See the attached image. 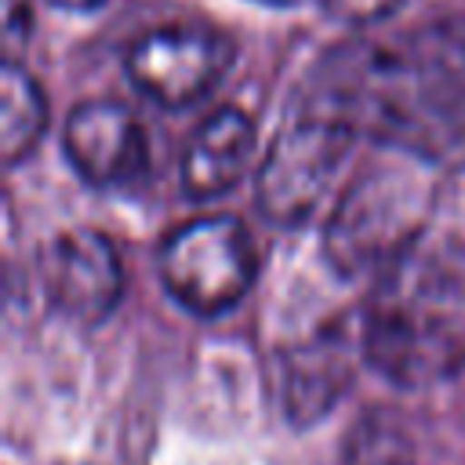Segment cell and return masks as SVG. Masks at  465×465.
Masks as SVG:
<instances>
[{
	"label": "cell",
	"instance_id": "cell-5",
	"mask_svg": "<svg viewBox=\"0 0 465 465\" xmlns=\"http://www.w3.org/2000/svg\"><path fill=\"white\" fill-rule=\"evenodd\" d=\"M352 142V131L341 124L294 109V120L276 131L258 167L254 196L262 214L276 225H302L312 218L349 160Z\"/></svg>",
	"mask_w": 465,
	"mask_h": 465
},
{
	"label": "cell",
	"instance_id": "cell-4",
	"mask_svg": "<svg viewBox=\"0 0 465 465\" xmlns=\"http://www.w3.org/2000/svg\"><path fill=\"white\" fill-rule=\"evenodd\" d=\"M254 240L232 214H200L182 222L160 247V280L167 294L196 316L232 309L254 283Z\"/></svg>",
	"mask_w": 465,
	"mask_h": 465
},
{
	"label": "cell",
	"instance_id": "cell-9",
	"mask_svg": "<svg viewBox=\"0 0 465 465\" xmlns=\"http://www.w3.org/2000/svg\"><path fill=\"white\" fill-rule=\"evenodd\" d=\"M258 131L243 109H218L211 113L185 142L182 153V185L193 200H211L232 189L247 163L254 160Z\"/></svg>",
	"mask_w": 465,
	"mask_h": 465
},
{
	"label": "cell",
	"instance_id": "cell-12",
	"mask_svg": "<svg viewBox=\"0 0 465 465\" xmlns=\"http://www.w3.org/2000/svg\"><path fill=\"white\" fill-rule=\"evenodd\" d=\"M411 447L403 443V436L389 425H378L374 418H367L349 447V461L352 465H411Z\"/></svg>",
	"mask_w": 465,
	"mask_h": 465
},
{
	"label": "cell",
	"instance_id": "cell-10",
	"mask_svg": "<svg viewBox=\"0 0 465 465\" xmlns=\"http://www.w3.org/2000/svg\"><path fill=\"white\" fill-rule=\"evenodd\" d=\"M345 381V349L338 341H312L305 349H294L283 363V396L287 411L294 418L327 411V403L338 396Z\"/></svg>",
	"mask_w": 465,
	"mask_h": 465
},
{
	"label": "cell",
	"instance_id": "cell-11",
	"mask_svg": "<svg viewBox=\"0 0 465 465\" xmlns=\"http://www.w3.org/2000/svg\"><path fill=\"white\" fill-rule=\"evenodd\" d=\"M47 124V102L40 84L22 69L15 58L4 62L0 73V153L4 163H18L25 153H33L36 138Z\"/></svg>",
	"mask_w": 465,
	"mask_h": 465
},
{
	"label": "cell",
	"instance_id": "cell-1",
	"mask_svg": "<svg viewBox=\"0 0 465 465\" xmlns=\"http://www.w3.org/2000/svg\"><path fill=\"white\" fill-rule=\"evenodd\" d=\"M298 113L341 124L429 167L465 160V40H341L309 69Z\"/></svg>",
	"mask_w": 465,
	"mask_h": 465
},
{
	"label": "cell",
	"instance_id": "cell-15",
	"mask_svg": "<svg viewBox=\"0 0 465 465\" xmlns=\"http://www.w3.org/2000/svg\"><path fill=\"white\" fill-rule=\"evenodd\" d=\"M51 4H62V7H94L102 0H51Z\"/></svg>",
	"mask_w": 465,
	"mask_h": 465
},
{
	"label": "cell",
	"instance_id": "cell-2",
	"mask_svg": "<svg viewBox=\"0 0 465 465\" xmlns=\"http://www.w3.org/2000/svg\"><path fill=\"white\" fill-rule=\"evenodd\" d=\"M360 345L374 371L407 389L447 381L465 367V323L414 272V254L381 276L363 312Z\"/></svg>",
	"mask_w": 465,
	"mask_h": 465
},
{
	"label": "cell",
	"instance_id": "cell-7",
	"mask_svg": "<svg viewBox=\"0 0 465 465\" xmlns=\"http://www.w3.org/2000/svg\"><path fill=\"white\" fill-rule=\"evenodd\" d=\"M40 283L62 316L98 323L120 302L124 265L116 247L98 229H65L40 251Z\"/></svg>",
	"mask_w": 465,
	"mask_h": 465
},
{
	"label": "cell",
	"instance_id": "cell-6",
	"mask_svg": "<svg viewBox=\"0 0 465 465\" xmlns=\"http://www.w3.org/2000/svg\"><path fill=\"white\" fill-rule=\"evenodd\" d=\"M232 65V40L203 25H163L138 36L127 51V73L142 94L160 105H193Z\"/></svg>",
	"mask_w": 465,
	"mask_h": 465
},
{
	"label": "cell",
	"instance_id": "cell-13",
	"mask_svg": "<svg viewBox=\"0 0 465 465\" xmlns=\"http://www.w3.org/2000/svg\"><path fill=\"white\" fill-rule=\"evenodd\" d=\"M334 18L349 22V25H371V22H381L389 15H396L403 4L411 0H320Z\"/></svg>",
	"mask_w": 465,
	"mask_h": 465
},
{
	"label": "cell",
	"instance_id": "cell-8",
	"mask_svg": "<svg viewBox=\"0 0 465 465\" xmlns=\"http://www.w3.org/2000/svg\"><path fill=\"white\" fill-rule=\"evenodd\" d=\"M62 145L76 174L98 189L134 185L149 167V142L142 124L120 102H80L62 127Z\"/></svg>",
	"mask_w": 465,
	"mask_h": 465
},
{
	"label": "cell",
	"instance_id": "cell-16",
	"mask_svg": "<svg viewBox=\"0 0 465 465\" xmlns=\"http://www.w3.org/2000/svg\"><path fill=\"white\" fill-rule=\"evenodd\" d=\"M265 4H294V0H265Z\"/></svg>",
	"mask_w": 465,
	"mask_h": 465
},
{
	"label": "cell",
	"instance_id": "cell-14",
	"mask_svg": "<svg viewBox=\"0 0 465 465\" xmlns=\"http://www.w3.org/2000/svg\"><path fill=\"white\" fill-rule=\"evenodd\" d=\"M29 22H33V7H29V0H4V33H7V44L25 40Z\"/></svg>",
	"mask_w": 465,
	"mask_h": 465
},
{
	"label": "cell",
	"instance_id": "cell-3",
	"mask_svg": "<svg viewBox=\"0 0 465 465\" xmlns=\"http://www.w3.org/2000/svg\"><path fill=\"white\" fill-rule=\"evenodd\" d=\"M429 218V185L407 167H378L360 174L334 203L323 251L345 276L392 272L414 254Z\"/></svg>",
	"mask_w": 465,
	"mask_h": 465
}]
</instances>
